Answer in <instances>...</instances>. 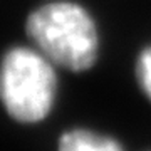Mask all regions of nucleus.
<instances>
[{
    "label": "nucleus",
    "mask_w": 151,
    "mask_h": 151,
    "mask_svg": "<svg viewBox=\"0 0 151 151\" xmlns=\"http://www.w3.org/2000/svg\"><path fill=\"white\" fill-rule=\"evenodd\" d=\"M34 47L55 67L70 72L89 70L99 57V30L89 10L74 2L39 7L25 24Z\"/></svg>",
    "instance_id": "f257e3e1"
},
{
    "label": "nucleus",
    "mask_w": 151,
    "mask_h": 151,
    "mask_svg": "<svg viewBox=\"0 0 151 151\" xmlns=\"http://www.w3.org/2000/svg\"><path fill=\"white\" fill-rule=\"evenodd\" d=\"M55 65L37 49L14 47L0 64V99L20 123H39L52 111L57 94Z\"/></svg>",
    "instance_id": "f03ea898"
},
{
    "label": "nucleus",
    "mask_w": 151,
    "mask_h": 151,
    "mask_svg": "<svg viewBox=\"0 0 151 151\" xmlns=\"http://www.w3.org/2000/svg\"><path fill=\"white\" fill-rule=\"evenodd\" d=\"M57 151H124V148L113 136L87 128H74L62 133Z\"/></svg>",
    "instance_id": "7ed1b4c3"
},
{
    "label": "nucleus",
    "mask_w": 151,
    "mask_h": 151,
    "mask_svg": "<svg viewBox=\"0 0 151 151\" xmlns=\"http://www.w3.org/2000/svg\"><path fill=\"white\" fill-rule=\"evenodd\" d=\"M134 76L139 91L151 103V44L141 49L134 62Z\"/></svg>",
    "instance_id": "20e7f679"
}]
</instances>
